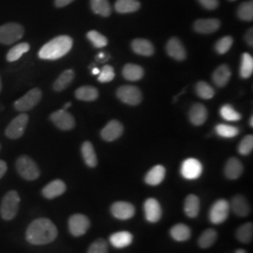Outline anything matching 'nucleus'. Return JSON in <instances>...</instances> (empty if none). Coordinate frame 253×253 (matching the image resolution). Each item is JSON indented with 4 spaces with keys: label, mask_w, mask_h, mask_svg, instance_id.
Returning <instances> with one entry per match:
<instances>
[{
    "label": "nucleus",
    "mask_w": 253,
    "mask_h": 253,
    "mask_svg": "<svg viewBox=\"0 0 253 253\" xmlns=\"http://www.w3.org/2000/svg\"><path fill=\"white\" fill-rule=\"evenodd\" d=\"M57 228L48 218H38L27 227L26 237L32 245H46L53 242L57 236Z\"/></svg>",
    "instance_id": "obj_1"
},
{
    "label": "nucleus",
    "mask_w": 253,
    "mask_h": 253,
    "mask_svg": "<svg viewBox=\"0 0 253 253\" xmlns=\"http://www.w3.org/2000/svg\"><path fill=\"white\" fill-rule=\"evenodd\" d=\"M73 39L71 37L62 35L56 37L47 42L39 52V56L42 59L55 60L61 58L68 54L73 47Z\"/></svg>",
    "instance_id": "obj_2"
},
{
    "label": "nucleus",
    "mask_w": 253,
    "mask_h": 253,
    "mask_svg": "<svg viewBox=\"0 0 253 253\" xmlns=\"http://www.w3.org/2000/svg\"><path fill=\"white\" fill-rule=\"evenodd\" d=\"M20 196L15 190H10L3 197L0 206L1 217L6 220L14 218L18 213Z\"/></svg>",
    "instance_id": "obj_3"
},
{
    "label": "nucleus",
    "mask_w": 253,
    "mask_h": 253,
    "mask_svg": "<svg viewBox=\"0 0 253 253\" xmlns=\"http://www.w3.org/2000/svg\"><path fill=\"white\" fill-rule=\"evenodd\" d=\"M16 169L19 174L26 180H36L41 174L36 163L27 156L19 157L16 162Z\"/></svg>",
    "instance_id": "obj_4"
},
{
    "label": "nucleus",
    "mask_w": 253,
    "mask_h": 253,
    "mask_svg": "<svg viewBox=\"0 0 253 253\" xmlns=\"http://www.w3.org/2000/svg\"><path fill=\"white\" fill-rule=\"evenodd\" d=\"M24 27L16 23H9L0 27V43L9 45L22 39Z\"/></svg>",
    "instance_id": "obj_5"
},
{
    "label": "nucleus",
    "mask_w": 253,
    "mask_h": 253,
    "mask_svg": "<svg viewBox=\"0 0 253 253\" xmlns=\"http://www.w3.org/2000/svg\"><path fill=\"white\" fill-rule=\"evenodd\" d=\"M229 202L224 199L217 200L209 210V220L213 224H221L229 217Z\"/></svg>",
    "instance_id": "obj_6"
},
{
    "label": "nucleus",
    "mask_w": 253,
    "mask_h": 253,
    "mask_svg": "<svg viewBox=\"0 0 253 253\" xmlns=\"http://www.w3.org/2000/svg\"><path fill=\"white\" fill-rule=\"evenodd\" d=\"M117 96L122 102L135 106L141 103L143 95L141 90L134 85H123L117 91Z\"/></svg>",
    "instance_id": "obj_7"
},
{
    "label": "nucleus",
    "mask_w": 253,
    "mask_h": 253,
    "mask_svg": "<svg viewBox=\"0 0 253 253\" xmlns=\"http://www.w3.org/2000/svg\"><path fill=\"white\" fill-rule=\"evenodd\" d=\"M42 100V91L39 88H33L28 91L25 96L20 98L14 102V107L19 112L29 111Z\"/></svg>",
    "instance_id": "obj_8"
},
{
    "label": "nucleus",
    "mask_w": 253,
    "mask_h": 253,
    "mask_svg": "<svg viewBox=\"0 0 253 253\" xmlns=\"http://www.w3.org/2000/svg\"><path fill=\"white\" fill-rule=\"evenodd\" d=\"M90 227V220L85 215L74 214L69 219V230L73 236L84 235Z\"/></svg>",
    "instance_id": "obj_9"
},
{
    "label": "nucleus",
    "mask_w": 253,
    "mask_h": 253,
    "mask_svg": "<svg viewBox=\"0 0 253 253\" xmlns=\"http://www.w3.org/2000/svg\"><path fill=\"white\" fill-rule=\"evenodd\" d=\"M203 172V165L196 159H188L181 165V174L185 179L194 180L199 178Z\"/></svg>",
    "instance_id": "obj_10"
},
{
    "label": "nucleus",
    "mask_w": 253,
    "mask_h": 253,
    "mask_svg": "<svg viewBox=\"0 0 253 253\" xmlns=\"http://www.w3.org/2000/svg\"><path fill=\"white\" fill-rule=\"evenodd\" d=\"M28 123L27 114H21L14 118L6 128V135L10 139H18L25 133Z\"/></svg>",
    "instance_id": "obj_11"
},
{
    "label": "nucleus",
    "mask_w": 253,
    "mask_h": 253,
    "mask_svg": "<svg viewBox=\"0 0 253 253\" xmlns=\"http://www.w3.org/2000/svg\"><path fill=\"white\" fill-rule=\"evenodd\" d=\"M111 213L114 217L121 220L129 219L135 215V208L130 203L118 201L112 205Z\"/></svg>",
    "instance_id": "obj_12"
},
{
    "label": "nucleus",
    "mask_w": 253,
    "mask_h": 253,
    "mask_svg": "<svg viewBox=\"0 0 253 253\" xmlns=\"http://www.w3.org/2000/svg\"><path fill=\"white\" fill-rule=\"evenodd\" d=\"M51 120L59 129L70 130L75 126V120L73 116L67 112V110H58L51 115Z\"/></svg>",
    "instance_id": "obj_13"
},
{
    "label": "nucleus",
    "mask_w": 253,
    "mask_h": 253,
    "mask_svg": "<svg viewBox=\"0 0 253 253\" xmlns=\"http://www.w3.org/2000/svg\"><path fill=\"white\" fill-rule=\"evenodd\" d=\"M144 211L146 220L150 223H156L162 218V207L158 200L149 198L144 204Z\"/></svg>",
    "instance_id": "obj_14"
},
{
    "label": "nucleus",
    "mask_w": 253,
    "mask_h": 253,
    "mask_svg": "<svg viewBox=\"0 0 253 253\" xmlns=\"http://www.w3.org/2000/svg\"><path fill=\"white\" fill-rule=\"evenodd\" d=\"M123 130L124 127L120 122H118V120H112L102 128L100 136L106 142H113L118 140L123 134Z\"/></svg>",
    "instance_id": "obj_15"
},
{
    "label": "nucleus",
    "mask_w": 253,
    "mask_h": 253,
    "mask_svg": "<svg viewBox=\"0 0 253 253\" xmlns=\"http://www.w3.org/2000/svg\"><path fill=\"white\" fill-rule=\"evenodd\" d=\"M230 209L237 217H247L251 213V206L243 195L237 194L231 200Z\"/></svg>",
    "instance_id": "obj_16"
},
{
    "label": "nucleus",
    "mask_w": 253,
    "mask_h": 253,
    "mask_svg": "<svg viewBox=\"0 0 253 253\" xmlns=\"http://www.w3.org/2000/svg\"><path fill=\"white\" fill-rule=\"evenodd\" d=\"M219 27L220 22L216 18L199 19L193 25L194 30L201 34H212L216 32Z\"/></svg>",
    "instance_id": "obj_17"
},
{
    "label": "nucleus",
    "mask_w": 253,
    "mask_h": 253,
    "mask_svg": "<svg viewBox=\"0 0 253 253\" xmlns=\"http://www.w3.org/2000/svg\"><path fill=\"white\" fill-rule=\"evenodd\" d=\"M166 51H167V54H169L171 57L178 61L184 60L187 56L185 47L183 46L182 42L177 38H172L169 40L166 45Z\"/></svg>",
    "instance_id": "obj_18"
},
{
    "label": "nucleus",
    "mask_w": 253,
    "mask_h": 253,
    "mask_svg": "<svg viewBox=\"0 0 253 253\" xmlns=\"http://www.w3.org/2000/svg\"><path fill=\"white\" fill-rule=\"evenodd\" d=\"M67 190L66 184L63 181L56 179L47 184L42 189V195L46 199H54L60 195H62Z\"/></svg>",
    "instance_id": "obj_19"
},
{
    "label": "nucleus",
    "mask_w": 253,
    "mask_h": 253,
    "mask_svg": "<svg viewBox=\"0 0 253 253\" xmlns=\"http://www.w3.org/2000/svg\"><path fill=\"white\" fill-rule=\"evenodd\" d=\"M244 167L242 163L236 158H231L225 164L224 174L228 179L235 180L241 176Z\"/></svg>",
    "instance_id": "obj_20"
},
{
    "label": "nucleus",
    "mask_w": 253,
    "mask_h": 253,
    "mask_svg": "<svg viewBox=\"0 0 253 253\" xmlns=\"http://www.w3.org/2000/svg\"><path fill=\"white\" fill-rule=\"evenodd\" d=\"M208 110L202 103H195L189 113L190 122L194 126H201L205 124L208 119Z\"/></svg>",
    "instance_id": "obj_21"
},
{
    "label": "nucleus",
    "mask_w": 253,
    "mask_h": 253,
    "mask_svg": "<svg viewBox=\"0 0 253 253\" xmlns=\"http://www.w3.org/2000/svg\"><path fill=\"white\" fill-rule=\"evenodd\" d=\"M166 170L163 165H156L146 173L145 183L149 186H158L163 182Z\"/></svg>",
    "instance_id": "obj_22"
},
{
    "label": "nucleus",
    "mask_w": 253,
    "mask_h": 253,
    "mask_svg": "<svg viewBox=\"0 0 253 253\" xmlns=\"http://www.w3.org/2000/svg\"><path fill=\"white\" fill-rule=\"evenodd\" d=\"M109 240L113 247L117 249H123L132 243L133 236L129 232L121 231L111 235Z\"/></svg>",
    "instance_id": "obj_23"
},
{
    "label": "nucleus",
    "mask_w": 253,
    "mask_h": 253,
    "mask_svg": "<svg viewBox=\"0 0 253 253\" xmlns=\"http://www.w3.org/2000/svg\"><path fill=\"white\" fill-rule=\"evenodd\" d=\"M231 70L227 65H220L215 70L212 75V80L218 87L225 86L231 78Z\"/></svg>",
    "instance_id": "obj_24"
},
{
    "label": "nucleus",
    "mask_w": 253,
    "mask_h": 253,
    "mask_svg": "<svg viewBox=\"0 0 253 253\" xmlns=\"http://www.w3.org/2000/svg\"><path fill=\"white\" fill-rule=\"evenodd\" d=\"M123 77L127 81H139L144 77V69L136 64H126L122 71Z\"/></svg>",
    "instance_id": "obj_25"
},
{
    "label": "nucleus",
    "mask_w": 253,
    "mask_h": 253,
    "mask_svg": "<svg viewBox=\"0 0 253 253\" xmlns=\"http://www.w3.org/2000/svg\"><path fill=\"white\" fill-rule=\"evenodd\" d=\"M133 52L143 56H150L154 54V46L149 41L145 39H135L131 42Z\"/></svg>",
    "instance_id": "obj_26"
},
{
    "label": "nucleus",
    "mask_w": 253,
    "mask_h": 253,
    "mask_svg": "<svg viewBox=\"0 0 253 253\" xmlns=\"http://www.w3.org/2000/svg\"><path fill=\"white\" fill-rule=\"evenodd\" d=\"M184 212L190 218H194L199 215L200 199L196 195L190 194L187 196L184 203Z\"/></svg>",
    "instance_id": "obj_27"
},
{
    "label": "nucleus",
    "mask_w": 253,
    "mask_h": 253,
    "mask_svg": "<svg viewBox=\"0 0 253 253\" xmlns=\"http://www.w3.org/2000/svg\"><path fill=\"white\" fill-rule=\"evenodd\" d=\"M81 150L82 156H83V159H84L85 164L90 168L96 167L98 165V158H97V155L95 152L94 146L90 142H88V141L84 142L82 145Z\"/></svg>",
    "instance_id": "obj_28"
},
{
    "label": "nucleus",
    "mask_w": 253,
    "mask_h": 253,
    "mask_svg": "<svg viewBox=\"0 0 253 253\" xmlns=\"http://www.w3.org/2000/svg\"><path fill=\"white\" fill-rule=\"evenodd\" d=\"M170 235L172 239L178 242H184L189 240L191 236L190 227L183 223H177L170 230Z\"/></svg>",
    "instance_id": "obj_29"
},
{
    "label": "nucleus",
    "mask_w": 253,
    "mask_h": 253,
    "mask_svg": "<svg viewBox=\"0 0 253 253\" xmlns=\"http://www.w3.org/2000/svg\"><path fill=\"white\" fill-rule=\"evenodd\" d=\"M76 99L83 101H93L99 97V91L94 86L84 85L75 91Z\"/></svg>",
    "instance_id": "obj_30"
},
{
    "label": "nucleus",
    "mask_w": 253,
    "mask_h": 253,
    "mask_svg": "<svg viewBox=\"0 0 253 253\" xmlns=\"http://www.w3.org/2000/svg\"><path fill=\"white\" fill-rule=\"evenodd\" d=\"M140 7L141 4L137 0H118L115 4V9L119 13L135 12Z\"/></svg>",
    "instance_id": "obj_31"
},
{
    "label": "nucleus",
    "mask_w": 253,
    "mask_h": 253,
    "mask_svg": "<svg viewBox=\"0 0 253 253\" xmlns=\"http://www.w3.org/2000/svg\"><path fill=\"white\" fill-rule=\"evenodd\" d=\"M236 238L239 242L248 244L253 241V224L252 222H247L239 227L235 233Z\"/></svg>",
    "instance_id": "obj_32"
},
{
    "label": "nucleus",
    "mask_w": 253,
    "mask_h": 253,
    "mask_svg": "<svg viewBox=\"0 0 253 253\" xmlns=\"http://www.w3.org/2000/svg\"><path fill=\"white\" fill-rule=\"evenodd\" d=\"M217 233L214 229H207L202 233L198 239V245L201 249H208L217 241Z\"/></svg>",
    "instance_id": "obj_33"
},
{
    "label": "nucleus",
    "mask_w": 253,
    "mask_h": 253,
    "mask_svg": "<svg viewBox=\"0 0 253 253\" xmlns=\"http://www.w3.org/2000/svg\"><path fill=\"white\" fill-rule=\"evenodd\" d=\"M92 10L102 17H108L112 12L108 0H90Z\"/></svg>",
    "instance_id": "obj_34"
},
{
    "label": "nucleus",
    "mask_w": 253,
    "mask_h": 253,
    "mask_svg": "<svg viewBox=\"0 0 253 253\" xmlns=\"http://www.w3.org/2000/svg\"><path fill=\"white\" fill-rule=\"evenodd\" d=\"M74 72L73 70L65 71L54 82V89L55 91H62L66 89L74 79Z\"/></svg>",
    "instance_id": "obj_35"
},
{
    "label": "nucleus",
    "mask_w": 253,
    "mask_h": 253,
    "mask_svg": "<svg viewBox=\"0 0 253 253\" xmlns=\"http://www.w3.org/2000/svg\"><path fill=\"white\" fill-rule=\"evenodd\" d=\"M253 73V57L250 54H242L240 65V76L243 79L250 78Z\"/></svg>",
    "instance_id": "obj_36"
},
{
    "label": "nucleus",
    "mask_w": 253,
    "mask_h": 253,
    "mask_svg": "<svg viewBox=\"0 0 253 253\" xmlns=\"http://www.w3.org/2000/svg\"><path fill=\"white\" fill-rule=\"evenodd\" d=\"M30 46L27 42H22L19 43L17 45L12 47L8 54H7V60L9 62H14L16 60H18L19 58L24 54H26L27 52L29 51Z\"/></svg>",
    "instance_id": "obj_37"
},
{
    "label": "nucleus",
    "mask_w": 253,
    "mask_h": 253,
    "mask_svg": "<svg viewBox=\"0 0 253 253\" xmlns=\"http://www.w3.org/2000/svg\"><path fill=\"white\" fill-rule=\"evenodd\" d=\"M237 16L242 21L252 22L253 20V2L247 1L242 3L237 9Z\"/></svg>",
    "instance_id": "obj_38"
},
{
    "label": "nucleus",
    "mask_w": 253,
    "mask_h": 253,
    "mask_svg": "<svg viewBox=\"0 0 253 253\" xmlns=\"http://www.w3.org/2000/svg\"><path fill=\"white\" fill-rule=\"evenodd\" d=\"M195 91H196V94L199 96L200 98H202L204 100H210L215 95L214 88L206 82L201 81L197 83Z\"/></svg>",
    "instance_id": "obj_39"
},
{
    "label": "nucleus",
    "mask_w": 253,
    "mask_h": 253,
    "mask_svg": "<svg viewBox=\"0 0 253 253\" xmlns=\"http://www.w3.org/2000/svg\"><path fill=\"white\" fill-rule=\"evenodd\" d=\"M215 130L217 135L222 138H234L239 133L238 127L226 124H218L215 127Z\"/></svg>",
    "instance_id": "obj_40"
},
{
    "label": "nucleus",
    "mask_w": 253,
    "mask_h": 253,
    "mask_svg": "<svg viewBox=\"0 0 253 253\" xmlns=\"http://www.w3.org/2000/svg\"><path fill=\"white\" fill-rule=\"evenodd\" d=\"M219 114L221 118L230 122L239 121L242 118V116L238 112H236L234 107H232L230 104L223 105L219 110Z\"/></svg>",
    "instance_id": "obj_41"
},
{
    "label": "nucleus",
    "mask_w": 253,
    "mask_h": 253,
    "mask_svg": "<svg viewBox=\"0 0 253 253\" xmlns=\"http://www.w3.org/2000/svg\"><path fill=\"white\" fill-rule=\"evenodd\" d=\"M87 39L91 42V43L96 48H103L108 44V40L105 36L100 34V32L91 30L87 33Z\"/></svg>",
    "instance_id": "obj_42"
},
{
    "label": "nucleus",
    "mask_w": 253,
    "mask_h": 253,
    "mask_svg": "<svg viewBox=\"0 0 253 253\" xmlns=\"http://www.w3.org/2000/svg\"><path fill=\"white\" fill-rule=\"evenodd\" d=\"M234 43V39L231 36H225L218 40L215 45L217 54H224L231 49Z\"/></svg>",
    "instance_id": "obj_43"
},
{
    "label": "nucleus",
    "mask_w": 253,
    "mask_h": 253,
    "mask_svg": "<svg viewBox=\"0 0 253 253\" xmlns=\"http://www.w3.org/2000/svg\"><path fill=\"white\" fill-rule=\"evenodd\" d=\"M87 253H108L107 241L103 238H99L95 240L88 248Z\"/></svg>",
    "instance_id": "obj_44"
},
{
    "label": "nucleus",
    "mask_w": 253,
    "mask_h": 253,
    "mask_svg": "<svg viewBox=\"0 0 253 253\" xmlns=\"http://www.w3.org/2000/svg\"><path fill=\"white\" fill-rule=\"evenodd\" d=\"M253 136L247 135L242 139L238 145V152L243 156H247L253 152Z\"/></svg>",
    "instance_id": "obj_45"
},
{
    "label": "nucleus",
    "mask_w": 253,
    "mask_h": 253,
    "mask_svg": "<svg viewBox=\"0 0 253 253\" xmlns=\"http://www.w3.org/2000/svg\"><path fill=\"white\" fill-rule=\"evenodd\" d=\"M115 76H116V73L113 67L110 65H105L99 73L98 80L100 83H108V82L113 81V79H115Z\"/></svg>",
    "instance_id": "obj_46"
},
{
    "label": "nucleus",
    "mask_w": 253,
    "mask_h": 253,
    "mask_svg": "<svg viewBox=\"0 0 253 253\" xmlns=\"http://www.w3.org/2000/svg\"><path fill=\"white\" fill-rule=\"evenodd\" d=\"M200 4L205 8V9L213 10L217 9L218 7V0H198Z\"/></svg>",
    "instance_id": "obj_47"
},
{
    "label": "nucleus",
    "mask_w": 253,
    "mask_h": 253,
    "mask_svg": "<svg viewBox=\"0 0 253 253\" xmlns=\"http://www.w3.org/2000/svg\"><path fill=\"white\" fill-rule=\"evenodd\" d=\"M253 28H251L250 30H248V32H247V34H246V36H245V40H246V42H247V43H248V45L251 46V47H253Z\"/></svg>",
    "instance_id": "obj_48"
},
{
    "label": "nucleus",
    "mask_w": 253,
    "mask_h": 253,
    "mask_svg": "<svg viewBox=\"0 0 253 253\" xmlns=\"http://www.w3.org/2000/svg\"><path fill=\"white\" fill-rule=\"evenodd\" d=\"M74 0H54V4L58 8H62L69 4H71Z\"/></svg>",
    "instance_id": "obj_49"
},
{
    "label": "nucleus",
    "mask_w": 253,
    "mask_h": 253,
    "mask_svg": "<svg viewBox=\"0 0 253 253\" xmlns=\"http://www.w3.org/2000/svg\"><path fill=\"white\" fill-rule=\"evenodd\" d=\"M7 172V164L4 161H0V178Z\"/></svg>",
    "instance_id": "obj_50"
},
{
    "label": "nucleus",
    "mask_w": 253,
    "mask_h": 253,
    "mask_svg": "<svg viewBox=\"0 0 253 253\" xmlns=\"http://www.w3.org/2000/svg\"><path fill=\"white\" fill-rule=\"evenodd\" d=\"M92 73H93V74H99V73H100V70H99L98 68H95V69L92 70Z\"/></svg>",
    "instance_id": "obj_51"
},
{
    "label": "nucleus",
    "mask_w": 253,
    "mask_h": 253,
    "mask_svg": "<svg viewBox=\"0 0 253 253\" xmlns=\"http://www.w3.org/2000/svg\"><path fill=\"white\" fill-rule=\"evenodd\" d=\"M72 106V103L71 102H68V103H66L65 104V106H64V110H67V109L69 108V107H71Z\"/></svg>",
    "instance_id": "obj_52"
},
{
    "label": "nucleus",
    "mask_w": 253,
    "mask_h": 253,
    "mask_svg": "<svg viewBox=\"0 0 253 253\" xmlns=\"http://www.w3.org/2000/svg\"><path fill=\"white\" fill-rule=\"evenodd\" d=\"M235 253H247V252L245 251V250H242V249H240V250H237Z\"/></svg>",
    "instance_id": "obj_53"
},
{
    "label": "nucleus",
    "mask_w": 253,
    "mask_h": 253,
    "mask_svg": "<svg viewBox=\"0 0 253 253\" xmlns=\"http://www.w3.org/2000/svg\"><path fill=\"white\" fill-rule=\"evenodd\" d=\"M250 125H251V126H253V118L252 117L251 118V119H250Z\"/></svg>",
    "instance_id": "obj_54"
},
{
    "label": "nucleus",
    "mask_w": 253,
    "mask_h": 253,
    "mask_svg": "<svg viewBox=\"0 0 253 253\" xmlns=\"http://www.w3.org/2000/svg\"><path fill=\"white\" fill-rule=\"evenodd\" d=\"M98 56H99V58H102V57L104 56V54H103V53H100Z\"/></svg>",
    "instance_id": "obj_55"
},
{
    "label": "nucleus",
    "mask_w": 253,
    "mask_h": 253,
    "mask_svg": "<svg viewBox=\"0 0 253 253\" xmlns=\"http://www.w3.org/2000/svg\"><path fill=\"white\" fill-rule=\"evenodd\" d=\"M0 91H1V79H0Z\"/></svg>",
    "instance_id": "obj_56"
},
{
    "label": "nucleus",
    "mask_w": 253,
    "mask_h": 253,
    "mask_svg": "<svg viewBox=\"0 0 253 253\" xmlns=\"http://www.w3.org/2000/svg\"><path fill=\"white\" fill-rule=\"evenodd\" d=\"M230 1H235V0H230Z\"/></svg>",
    "instance_id": "obj_57"
}]
</instances>
